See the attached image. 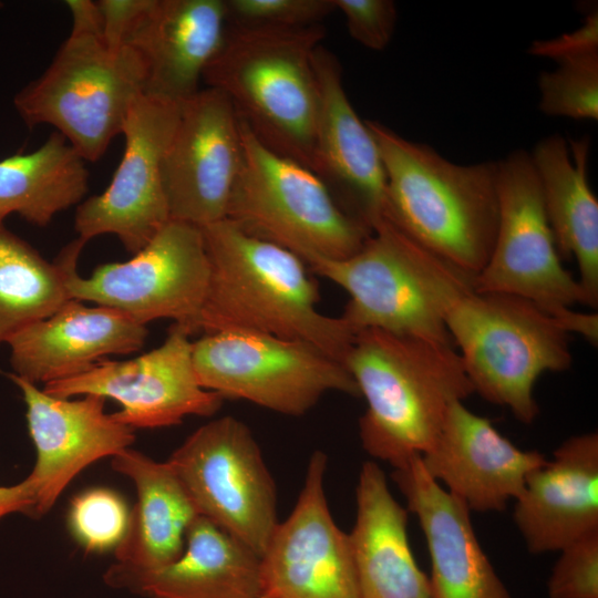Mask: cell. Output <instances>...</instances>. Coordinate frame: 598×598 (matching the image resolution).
Segmentation results:
<instances>
[{"label":"cell","mask_w":598,"mask_h":598,"mask_svg":"<svg viewBox=\"0 0 598 598\" xmlns=\"http://www.w3.org/2000/svg\"><path fill=\"white\" fill-rule=\"evenodd\" d=\"M209 261L196 332L248 331L308 343L344 364L355 333L322 313L306 264L228 218L199 227Z\"/></svg>","instance_id":"1"},{"label":"cell","mask_w":598,"mask_h":598,"mask_svg":"<svg viewBox=\"0 0 598 598\" xmlns=\"http://www.w3.org/2000/svg\"><path fill=\"white\" fill-rule=\"evenodd\" d=\"M327 456L311 455L303 487L260 557L269 598H360L349 534L333 520L323 487Z\"/></svg>","instance_id":"17"},{"label":"cell","mask_w":598,"mask_h":598,"mask_svg":"<svg viewBox=\"0 0 598 598\" xmlns=\"http://www.w3.org/2000/svg\"><path fill=\"white\" fill-rule=\"evenodd\" d=\"M27 405L29 434L35 464L25 477L33 496V518L53 507L71 481L89 465L131 447L134 430L105 412L106 399L85 394L81 399L56 398L13 373Z\"/></svg>","instance_id":"18"},{"label":"cell","mask_w":598,"mask_h":598,"mask_svg":"<svg viewBox=\"0 0 598 598\" xmlns=\"http://www.w3.org/2000/svg\"><path fill=\"white\" fill-rule=\"evenodd\" d=\"M454 344L364 329L344 365L367 410L359 420L365 452L398 468L435 441L450 405L474 393Z\"/></svg>","instance_id":"3"},{"label":"cell","mask_w":598,"mask_h":598,"mask_svg":"<svg viewBox=\"0 0 598 598\" xmlns=\"http://www.w3.org/2000/svg\"><path fill=\"white\" fill-rule=\"evenodd\" d=\"M87 188L86 161L53 131L35 151L0 161V223L17 214L44 227L59 213L80 205Z\"/></svg>","instance_id":"28"},{"label":"cell","mask_w":598,"mask_h":598,"mask_svg":"<svg viewBox=\"0 0 598 598\" xmlns=\"http://www.w3.org/2000/svg\"><path fill=\"white\" fill-rule=\"evenodd\" d=\"M33 507V491L25 478L14 485L0 486V519L13 513H21L32 517Z\"/></svg>","instance_id":"36"},{"label":"cell","mask_w":598,"mask_h":598,"mask_svg":"<svg viewBox=\"0 0 598 598\" xmlns=\"http://www.w3.org/2000/svg\"><path fill=\"white\" fill-rule=\"evenodd\" d=\"M353 40L373 51L384 50L394 34L398 11L391 0H333Z\"/></svg>","instance_id":"34"},{"label":"cell","mask_w":598,"mask_h":598,"mask_svg":"<svg viewBox=\"0 0 598 598\" xmlns=\"http://www.w3.org/2000/svg\"><path fill=\"white\" fill-rule=\"evenodd\" d=\"M85 244L76 238L56 257L71 299L118 310L145 326L172 319L196 333L209 280L198 226L169 219L131 259L101 265L87 278L76 268Z\"/></svg>","instance_id":"9"},{"label":"cell","mask_w":598,"mask_h":598,"mask_svg":"<svg viewBox=\"0 0 598 598\" xmlns=\"http://www.w3.org/2000/svg\"><path fill=\"white\" fill-rule=\"evenodd\" d=\"M65 3L70 34L45 71L14 95L13 106L29 128L51 125L86 162H95L122 134L143 94L144 75L128 49L107 41L96 2Z\"/></svg>","instance_id":"4"},{"label":"cell","mask_w":598,"mask_h":598,"mask_svg":"<svg viewBox=\"0 0 598 598\" xmlns=\"http://www.w3.org/2000/svg\"><path fill=\"white\" fill-rule=\"evenodd\" d=\"M392 480L422 528L433 598H512L476 537L472 512L426 473L420 455L393 468Z\"/></svg>","instance_id":"21"},{"label":"cell","mask_w":598,"mask_h":598,"mask_svg":"<svg viewBox=\"0 0 598 598\" xmlns=\"http://www.w3.org/2000/svg\"><path fill=\"white\" fill-rule=\"evenodd\" d=\"M357 516L349 533L360 598H433L408 535V511L392 495L384 472L363 463L355 489Z\"/></svg>","instance_id":"25"},{"label":"cell","mask_w":598,"mask_h":598,"mask_svg":"<svg viewBox=\"0 0 598 598\" xmlns=\"http://www.w3.org/2000/svg\"><path fill=\"white\" fill-rule=\"evenodd\" d=\"M598 51V12L587 13L584 23L576 30L554 39L536 40L527 52L534 56L558 61L564 58Z\"/></svg>","instance_id":"35"},{"label":"cell","mask_w":598,"mask_h":598,"mask_svg":"<svg viewBox=\"0 0 598 598\" xmlns=\"http://www.w3.org/2000/svg\"><path fill=\"white\" fill-rule=\"evenodd\" d=\"M310 267L348 292L340 317L354 333L373 328L454 344L446 312L473 289L472 277L416 244L386 217L354 255Z\"/></svg>","instance_id":"6"},{"label":"cell","mask_w":598,"mask_h":598,"mask_svg":"<svg viewBox=\"0 0 598 598\" xmlns=\"http://www.w3.org/2000/svg\"><path fill=\"white\" fill-rule=\"evenodd\" d=\"M385 173V217L442 260L474 278L498 221L497 162L456 164L427 144L365 120Z\"/></svg>","instance_id":"2"},{"label":"cell","mask_w":598,"mask_h":598,"mask_svg":"<svg viewBox=\"0 0 598 598\" xmlns=\"http://www.w3.org/2000/svg\"><path fill=\"white\" fill-rule=\"evenodd\" d=\"M240 128L241 165L226 218L308 266L358 252L372 231L342 208L315 172L264 145L241 118Z\"/></svg>","instance_id":"8"},{"label":"cell","mask_w":598,"mask_h":598,"mask_svg":"<svg viewBox=\"0 0 598 598\" xmlns=\"http://www.w3.org/2000/svg\"><path fill=\"white\" fill-rule=\"evenodd\" d=\"M200 516L262 556L279 524L274 478L249 427L226 415L168 457Z\"/></svg>","instance_id":"11"},{"label":"cell","mask_w":598,"mask_h":598,"mask_svg":"<svg viewBox=\"0 0 598 598\" xmlns=\"http://www.w3.org/2000/svg\"><path fill=\"white\" fill-rule=\"evenodd\" d=\"M420 457L432 478L471 512L481 513L503 511L547 460L514 445L463 401L450 405L435 441Z\"/></svg>","instance_id":"20"},{"label":"cell","mask_w":598,"mask_h":598,"mask_svg":"<svg viewBox=\"0 0 598 598\" xmlns=\"http://www.w3.org/2000/svg\"><path fill=\"white\" fill-rule=\"evenodd\" d=\"M549 581L550 598H598V529L559 550Z\"/></svg>","instance_id":"33"},{"label":"cell","mask_w":598,"mask_h":598,"mask_svg":"<svg viewBox=\"0 0 598 598\" xmlns=\"http://www.w3.org/2000/svg\"><path fill=\"white\" fill-rule=\"evenodd\" d=\"M111 466L136 491L126 534L114 549L116 563L154 570L176 560L188 528L200 515L171 465L127 447L112 457Z\"/></svg>","instance_id":"27"},{"label":"cell","mask_w":598,"mask_h":598,"mask_svg":"<svg viewBox=\"0 0 598 598\" xmlns=\"http://www.w3.org/2000/svg\"><path fill=\"white\" fill-rule=\"evenodd\" d=\"M589 140L554 134L529 153L557 251L575 258L588 306L598 305V200L588 183Z\"/></svg>","instance_id":"26"},{"label":"cell","mask_w":598,"mask_h":598,"mask_svg":"<svg viewBox=\"0 0 598 598\" xmlns=\"http://www.w3.org/2000/svg\"><path fill=\"white\" fill-rule=\"evenodd\" d=\"M62 269L0 223V343L70 300Z\"/></svg>","instance_id":"29"},{"label":"cell","mask_w":598,"mask_h":598,"mask_svg":"<svg viewBox=\"0 0 598 598\" xmlns=\"http://www.w3.org/2000/svg\"><path fill=\"white\" fill-rule=\"evenodd\" d=\"M192 355L204 389L281 414L302 415L328 392L360 396L343 363L301 341L221 331L193 341Z\"/></svg>","instance_id":"10"},{"label":"cell","mask_w":598,"mask_h":598,"mask_svg":"<svg viewBox=\"0 0 598 598\" xmlns=\"http://www.w3.org/2000/svg\"><path fill=\"white\" fill-rule=\"evenodd\" d=\"M228 27L298 29L336 11L333 0H225Z\"/></svg>","instance_id":"32"},{"label":"cell","mask_w":598,"mask_h":598,"mask_svg":"<svg viewBox=\"0 0 598 598\" xmlns=\"http://www.w3.org/2000/svg\"><path fill=\"white\" fill-rule=\"evenodd\" d=\"M318 87L313 172L339 204L371 231L385 216V173L377 142L354 111L342 68L320 44L313 54Z\"/></svg>","instance_id":"19"},{"label":"cell","mask_w":598,"mask_h":598,"mask_svg":"<svg viewBox=\"0 0 598 598\" xmlns=\"http://www.w3.org/2000/svg\"><path fill=\"white\" fill-rule=\"evenodd\" d=\"M497 196L496 237L473 278L474 290L525 298L556 320L575 303L588 306L580 283L560 262L528 152L515 150L497 161Z\"/></svg>","instance_id":"12"},{"label":"cell","mask_w":598,"mask_h":598,"mask_svg":"<svg viewBox=\"0 0 598 598\" xmlns=\"http://www.w3.org/2000/svg\"><path fill=\"white\" fill-rule=\"evenodd\" d=\"M131 511L124 498L107 487H93L71 501L68 525L74 539L89 553L115 549L124 538Z\"/></svg>","instance_id":"31"},{"label":"cell","mask_w":598,"mask_h":598,"mask_svg":"<svg viewBox=\"0 0 598 598\" xmlns=\"http://www.w3.org/2000/svg\"><path fill=\"white\" fill-rule=\"evenodd\" d=\"M514 522L533 554L559 551L598 529V434L574 435L535 468L515 499Z\"/></svg>","instance_id":"23"},{"label":"cell","mask_w":598,"mask_h":598,"mask_svg":"<svg viewBox=\"0 0 598 598\" xmlns=\"http://www.w3.org/2000/svg\"><path fill=\"white\" fill-rule=\"evenodd\" d=\"M188 328L173 323L163 343L125 361L101 360L89 370L43 385L56 398L95 394L117 401L113 416L134 429L176 425L188 415L210 416L223 398L204 389L193 364Z\"/></svg>","instance_id":"15"},{"label":"cell","mask_w":598,"mask_h":598,"mask_svg":"<svg viewBox=\"0 0 598 598\" xmlns=\"http://www.w3.org/2000/svg\"><path fill=\"white\" fill-rule=\"evenodd\" d=\"M109 42L140 63L143 94L182 103L195 94L227 30L225 0H100Z\"/></svg>","instance_id":"13"},{"label":"cell","mask_w":598,"mask_h":598,"mask_svg":"<svg viewBox=\"0 0 598 598\" xmlns=\"http://www.w3.org/2000/svg\"><path fill=\"white\" fill-rule=\"evenodd\" d=\"M321 24L298 29L228 27L203 73L254 135L313 172L318 87L313 54Z\"/></svg>","instance_id":"5"},{"label":"cell","mask_w":598,"mask_h":598,"mask_svg":"<svg viewBox=\"0 0 598 598\" xmlns=\"http://www.w3.org/2000/svg\"><path fill=\"white\" fill-rule=\"evenodd\" d=\"M445 326L474 392L509 409L525 424L539 412L534 396L537 379L565 371L573 362L570 334L522 297L473 288L450 307Z\"/></svg>","instance_id":"7"},{"label":"cell","mask_w":598,"mask_h":598,"mask_svg":"<svg viewBox=\"0 0 598 598\" xmlns=\"http://www.w3.org/2000/svg\"><path fill=\"white\" fill-rule=\"evenodd\" d=\"M181 103L142 94L123 125V157L109 186L78 205V238L115 235L132 255L171 219L162 183V161L176 127Z\"/></svg>","instance_id":"14"},{"label":"cell","mask_w":598,"mask_h":598,"mask_svg":"<svg viewBox=\"0 0 598 598\" xmlns=\"http://www.w3.org/2000/svg\"><path fill=\"white\" fill-rule=\"evenodd\" d=\"M111 588L143 598H259L260 557L246 545L198 516L186 534L182 555L154 570L118 563L103 575Z\"/></svg>","instance_id":"24"},{"label":"cell","mask_w":598,"mask_h":598,"mask_svg":"<svg viewBox=\"0 0 598 598\" xmlns=\"http://www.w3.org/2000/svg\"><path fill=\"white\" fill-rule=\"evenodd\" d=\"M538 76L539 111L576 121L598 120V51L556 61Z\"/></svg>","instance_id":"30"},{"label":"cell","mask_w":598,"mask_h":598,"mask_svg":"<svg viewBox=\"0 0 598 598\" xmlns=\"http://www.w3.org/2000/svg\"><path fill=\"white\" fill-rule=\"evenodd\" d=\"M147 334L145 324L118 310L70 299L48 318L16 333L7 344L12 373L45 384L80 374L106 355L138 351Z\"/></svg>","instance_id":"22"},{"label":"cell","mask_w":598,"mask_h":598,"mask_svg":"<svg viewBox=\"0 0 598 598\" xmlns=\"http://www.w3.org/2000/svg\"><path fill=\"white\" fill-rule=\"evenodd\" d=\"M243 157L240 118L213 87L181 103L162 161L169 218L203 227L226 218Z\"/></svg>","instance_id":"16"}]
</instances>
